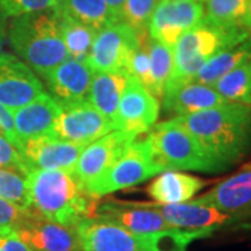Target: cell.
I'll return each mask as SVG.
<instances>
[{"label": "cell", "instance_id": "cell-23", "mask_svg": "<svg viewBox=\"0 0 251 251\" xmlns=\"http://www.w3.org/2000/svg\"><path fill=\"white\" fill-rule=\"evenodd\" d=\"M130 74L127 72H94L87 100L112 123Z\"/></svg>", "mask_w": 251, "mask_h": 251}, {"label": "cell", "instance_id": "cell-32", "mask_svg": "<svg viewBox=\"0 0 251 251\" xmlns=\"http://www.w3.org/2000/svg\"><path fill=\"white\" fill-rule=\"evenodd\" d=\"M59 0H0V11L4 17H17L32 11L54 9Z\"/></svg>", "mask_w": 251, "mask_h": 251}, {"label": "cell", "instance_id": "cell-24", "mask_svg": "<svg viewBox=\"0 0 251 251\" xmlns=\"http://www.w3.org/2000/svg\"><path fill=\"white\" fill-rule=\"evenodd\" d=\"M249 59H251V38H247L239 44L226 46L216 52L190 80L212 87L221 77L232 72Z\"/></svg>", "mask_w": 251, "mask_h": 251}, {"label": "cell", "instance_id": "cell-27", "mask_svg": "<svg viewBox=\"0 0 251 251\" xmlns=\"http://www.w3.org/2000/svg\"><path fill=\"white\" fill-rule=\"evenodd\" d=\"M212 87L226 102L251 106V59L225 74Z\"/></svg>", "mask_w": 251, "mask_h": 251}, {"label": "cell", "instance_id": "cell-17", "mask_svg": "<svg viewBox=\"0 0 251 251\" xmlns=\"http://www.w3.org/2000/svg\"><path fill=\"white\" fill-rule=\"evenodd\" d=\"M16 230L32 251H81L74 227L54 224L34 211H28Z\"/></svg>", "mask_w": 251, "mask_h": 251}, {"label": "cell", "instance_id": "cell-10", "mask_svg": "<svg viewBox=\"0 0 251 251\" xmlns=\"http://www.w3.org/2000/svg\"><path fill=\"white\" fill-rule=\"evenodd\" d=\"M159 109L158 98L153 97L137 78L130 75L119 102L113 127L115 130L138 137L148 133L156 125Z\"/></svg>", "mask_w": 251, "mask_h": 251}, {"label": "cell", "instance_id": "cell-29", "mask_svg": "<svg viewBox=\"0 0 251 251\" xmlns=\"http://www.w3.org/2000/svg\"><path fill=\"white\" fill-rule=\"evenodd\" d=\"M204 1H205L204 21L224 29H239V28L246 29L243 27V21L246 17L249 0H204Z\"/></svg>", "mask_w": 251, "mask_h": 251}, {"label": "cell", "instance_id": "cell-38", "mask_svg": "<svg viewBox=\"0 0 251 251\" xmlns=\"http://www.w3.org/2000/svg\"><path fill=\"white\" fill-rule=\"evenodd\" d=\"M4 16L1 14L0 11V53H1V48H3V42H4V38H6V23H4Z\"/></svg>", "mask_w": 251, "mask_h": 251}, {"label": "cell", "instance_id": "cell-25", "mask_svg": "<svg viewBox=\"0 0 251 251\" xmlns=\"http://www.w3.org/2000/svg\"><path fill=\"white\" fill-rule=\"evenodd\" d=\"M60 13L72 17L97 32L120 20L112 13L105 0H59Z\"/></svg>", "mask_w": 251, "mask_h": 251}, {"label": "cell", "instance_id": "cell-6", "mask_svg": "<svg viewBox=\"0 0 251 251\" xmlns=\"http://www.w3.org/2000/svg\"><path fill=\"white\" fill-rule=\"evenodd\" d=\"M247 38H250V32L243 28L224 29L206 21L200 23L186 31L173 46L175 64L171 78H193L211 56Z\"/></svg>", "mask_w": 251, "mask_h": 251}, {"label": "cell", "instance_id": "cell-26", "mask_svg": "<svg viewBox=\"0 0 251 251\" xmlns=\"http://www.w3.org/2000/svg\"><path fill=\"white\" fill-rule=\"evenodd\" d=\"M148 54H150V80L147 90L156 98H162L163 90L171 80L173 73V49L155 41L150 36L148 44Z\"/></svg>", "mask_w": 251, "mask_h": 251}, {"label": "cell", "instance_id": "cell-20", "mask_svg": "<svg viewBox=\"0 0 251 251\" xmlns=\"http://www.w3.org/2000/svg\"><path fill=\"white\" fill-rule=\"evenodd\" d=\"M200 200L230 215L234 221L251 216V168L221 181Z\"/></svg>", "mask_w": 251, "mask_h": 251}, {"label": "cell", "instance_id": "cell-31", "mask_svg": "<svg viewBox=\"0 0 251 251\" xmlns=\"http://www.w3.org/2000/svg\"><path fill=\"white\" fill-rule=\"evenodd\" d=\"M159 0H125L123 21L135 31H148V24Z\"/></svg>", "mask_w": 251, "mask_h": 251}, {"label": "cell", "instance_id": "cell-18", "mask_svg": "<svg viewBox=\"0 0 251 251\" xmlns=\"http://www.w3.org/2000/svg\"><path fill=\"white\" fill-rule=\"evenodd\" d=\"M224 103L226 100L214 87L186 78H171L162 95V108L173 116L216 108Z\"/></svg>", "mask_w": 251, "mask_h": 251}, {"label": "cell", "instance_id": "cell-16", "mask_svg": "<svg viewBox=\"0 0 251 251\" xmlns=\"http://www.w3.org/2000/svg\"><path fill=\"white\" fill-rule=\"evenodd\" d=\"M134 135L113 130L106 135L88 144L78 156L73 176L85 187L90 181L97 179L117 158L125 152L127 147L134 143Z\"/></svg>", "mask_w": 251, "mask_h": 251}, {"label": "cell", "instance_id": "cell-2", "mask_svg": "<svg viewBox=\"0 0 251 251\" xmlns=\"http://www.w3.org/2000/svg\"><path fill=\"white\" fill-rule=\"evenodd\" d=\"M27 181L32 211L48 221L74 227L95 214L98 198L91 196L73 173L31 169Z\"/></svg>", "mask_w": 251, "mask_h": 251}, {"label": "cell", "instance_id": "cell-36", "mask_svg": "<svg viewBox=\"0 0 251 251\" xmlns=\"http://www.w3.org/2000/svg\"><path fill=\"white\" fill-rule=\"evenodd\" d=\"M0 251H32L18 236L16 229L0 232Z\"/></svg>", "mask_w": 251, "mask_h": 251}, {"label": "cell", "instance_id": "cell-34", "mask_svg": "<svg viewBox=\"0 0 251 251\" xmlns=\"http://www.w3.org/2000/svg\"><path fill=\"white\" fill-rule=\"evenodd\" d=\"M25 214L27 212L18 209L17 206L10 204L9 201L0 198V232L17 229Z\"/></svg>", "mask_w": 251, "mask_h": 251}, {"label": "cell", "instance_id": "cell-3", "mask_svg": "<svg viewBox=\"0 0 251 251\" xmlns=\"http://www.w3.org/2000/svg\"><path fill=\"white\" fill-rule=\"evenodd\" d=\"M6 35L18 59L42 78L69 57L59 7L13 17Z\"/></svg>", "mask_w": 251, "mask_h": 251}, {"label": "cell", "instance_id": "cell-28", "mask_svg": "<svg viewBox=\"0 0 251 251\" xmlns=\"http://www.w3.org/2000/svg\"><path fill=\"white\" fill-rule=\"evenodd\" d=\"M62 35L67 56L78 62H87L97 31L60 13Z\"/></svg>", "mask_w": 251, "mask_h": 251}, {"label": "cell", "instance_id": "cell-21", "mask_svg": "<svg viewBox=\"0 0 251 251\" xmlns=\"http://www.w3.org/2000/svg\"><path fill=\"white\" fill-rule=\"evenodd\" d=\"M60 110L62 106L46 91L29 103L14 110L13 122L20 148L29 138L49 134L56 119L60 115Z\"/></svg>", "mask_w": 251, "mask_h": 251}, {"label": "cell", "instance_id": "cell-15", "mask_svg": "<svg viewBox=\"0 0 251 251\" xmlns=\"http://www.w3.org/2000/svg\"><path fill=\"white\" fill-rule=\"evenodd\" d=\"M153 206L173 227L188 232H202L208 236L224 226L236 222L232 216L206 204L200 197L180 204H153Z\"/></svg>", "mask_w": 251, "mask_h": 251}, {"label": "cell", "instance_id": "cell-33", "mask_svg": "<svg viewBox=\"0 0 251 251\" xmlns=\"http://www.w3.org/2000/svg\"><path fill=\"white\" fill-rule=\"evenodd\" d=\"M0 168L20 172L25 176L29 172L21 152L3 135H0Z\"/></svg>", "mask_w": 251, "mask_h": 251}, {"label": "cell", "instance_id": "cell-19", "mask_svg": "<svg viewBox=\"0 0 251 251\" xmlns=\"http://www.w3.org/2000/svg\"><path fill=\"white\" fill-rule=\"evenodd\" d=\"M94 70L87 62H78L67 57L56 66L44 80L48 84L49 94L57 103L72 105L87 100Z\"/></svg>", "mask_w": 251, "mask_h": 251}, {"label": "cell", "instance_id": "cell-5", "mask_svg": "<svg viewBox=\"0 0 251 251\" xmlns=\"http://www.w3.org/2000/svg\"><path fill=\"white\" fill-rule=\"evenodd\" d=\"M145 141L162 171L221 172L196 138L175 119L156 123L148 131Z\"/></svg>", "mask_w": 251, "mask_h": 251}, {"label": "cell", "instance_id": "cell-14", "mask_svg": "<svg viewBox=\"0 0 251 251\" xmlns=\"http://www.w3.org/2000/svg\"><path fill=\"white\" fill-rule=\"evenodd\" d=\"M95 216L119 225L135 234H153L175 229L169 225L153 204L109 201L97 205Z\"/></svg>", "mask_w": 251, "mask_h": 251}, {"label": "cell", "instance_id": "cell-41", "mask_svg": "<svg viewBox=\"0 0 251 251\" xmlns=\"http://www.w3.org/2000/svg\"><path fill=\"white\" fill-rule=\"evenodd\" d=\"M158 251H184V250H158Z\"/></svg>", "mask_w": 251, "mask_h": 251}, {"label": "cell", "instance_id": "cell-12", "mask_svg": "<svg viewBox=\"0 0 251 251\" xmlns=\"http://www.w3.org/2000/svg\"><path fill=\"white\" fill-rule=\"evenodd\" d=\"M44 92L42 81L21 59L0 53V105L14 112Z\"/></svg>", "mask_w": 251, "mask_h": 251}, {"label": "cell", "instance_id": "cell-13", "mask_svg": "<svg viewBox=\"0 0 251 251\" xmlns=\"http://www.w3.org/2000/svg\"><path fill=\"white\" fill-rule=\"evenodd\" d=\"M87 145L64 141L46 134L24 141L20 152L31 169L64 171L73 173L78 156Z\"/></svg>", "mask_w": 251, "mask_h": 251}, {"label": "cell", "instance_id": "cell-11", "mask_svg": "<svg viewBox=\"0 0 251 251\" xmlns=\"http://www.w3.org/2000/svg\"><path fill=\"white\" fill-rule=\"evenodd\" d=\"M113 130V123L109 119L100 115L88 100H82L63 105L49 134L64 141L88 145Z\"/></svg>", "mask_w": 251, "mask_h": 251}, {"label": "cell", "instance_id": "cell-39", "mask_svg": "<svg viewBox=\"0 0 251 251\" xmlns=\"http://www.w3.org/2000/svg\"><path fill=\"white\" fill-rule=\"evenodd\" d=\"M243 27L246 28L249 32H251V0L247 1V11H246V17L243 21Z\"/></svg>", "mask_w": 251, "mask_h": 251}, {"label": "cell", "instance_id": "cell-9", "mask_svg": "<svg viewBox=\"0 0 251 251\" xmlns=\"http://www.w3.org/2000/svg\"><path fill=\"white\" fill-rule=\"evenodd\" d=\"M204 17L202 1L159 0L150 20L148 34L152 39L173 49L180 36L202 23Z\"/></svg>", "mask_w": 251, "mask_h": 251}, {"label": "cell", "instance_id": "cell-1", "mask_svg": "<svg viewBox=\"0 0 251 251\" xmlns=\"http://www.w3.org/2000/svg\"><path fill=\"white\" fill-rule=\"evenodd\" d=\"M196 138L205 155L224 171L240 161L251 145V106L226 102L173 117Z\"/></svg>", "mask_w": 251, "mask_h": 251}, {"label": "cell", "instance_id": "cell-30", "mask_svg": "<svg viewBox=\"0 0 251 251\" xmlns=\"http://www.w3.org/2000/svg\"><path fill=\"white\" fill-rule=\"evenodd\" d=\"M0 198L24 212L32 211L27 176L20 172L0 168Z\"/></svg>", "mask_w": 251, "mask_h": 251}, {"label": "cell", "instance_id": "cell-4", "mask_svg": "<svg viewBox=\"0 0 251 251\" xmlns=\"http://www.w3.org/2000/svg\"><path fill=\"white\" fill-rule=\"evenodd\" d=\"M81 251H158L186 250L196 239L206 237L202 232L172 229L153 234H135L100 216H90L74 226Z\"/></svg>", "mask_w": 251, "mask_h": 251}, {"label": "cell", "instance_id": "cell-35", "mask_svg": "<svg viewBox=\"0 0 251 251\" xmlns=\"http://www.w3.org/2000/svg\"><path fill=\"white\" fill-rule=\"evenodd\" d=\"M0 135L6 137L20 151V143H18V138L16 135L14 122H13V112L4 108L3 105H0Z\"/></svg>", "mask_w": 251, "mask_h": 251}, {"label": "cell", "instance_id": "cell-7", "mask_svg": "<svg viewBox=\"0 0 251 251\" xmlns=\"http://www.w3.org/2000/svg\"><path fill=\"white\" fill-rule=\"evenodd\" d=\"M161 172L163 171L153 159L147 141H134L100 176L90 181L85 190L91 196L99 198L119 190L134 187Z\"/></svg>", "mask_w": 251, "mask_h": 251}, {"label": "cell", "instance_id": "cell-40", "mask_svg": "<svg viewBox=\"0 0 251 251\" xmlns=\"http://www.w3.org/2000/svg\"><path fill=\"white\" fill-rule=\"evenodd\" d=\"M180 1H204V0H180Z\"/></svg>", "mask_w": 251, "mask_h": 251}, {"label": "cell", "instance_id": "cell-37", "mask_svg": "<svg viewBox=\"0 0 251 251\" xmlns=\"http://www.w3.org/2000/svg\"><path fill=\"white\" fill-rule=\"evenodd\" d=\"M109 9L117 17V20L123 21V7H125V0H105Z\"/></svg>", "mask_w": 251, "mask_h": 251}, {"label": "cell", "instance_id": "cell-8", "mask_svg": "<svg viewBox=\"0 0 251 251\" xmlns=\"http://www.w3.org/2000/svg\"><path fill=\"white\" fill-rule=\"evenodd\" d=\"M140 44L138 32L126 21H117L97 32L87 63L94 72H127Z\"/></svg>", "mask_w": 251, "mask_h": 251}, {"label": "cell", "instance_id": "cell-22", "mask_svg": "<svg viewBox=\"0 0 251 251\" xmlns=\"http://www.w3.org/2000/svg\"><path fill=\"white\" fill-rule=\"evenodd\" d=\"M206 181L197 176L181 173L179 171H163L148 186V194L156 204H180L190 201Z\"/></svg>", "mask_w": 251, "mask_h": 251}, {"label": "cell", "instance_id": "cell-42", "mask_svg": "<svg viewBox=\"0 0 251 251\" xmlns=\"http://www.w3.org/2000/svg\"><path fill=\"white\" fill-rule=\"evenodd\" d=\"M246 168H251V162H250V163H247V165H246Z\"/></svg>", "mask_w": 251, "mask_h": 251}]
</instances>
